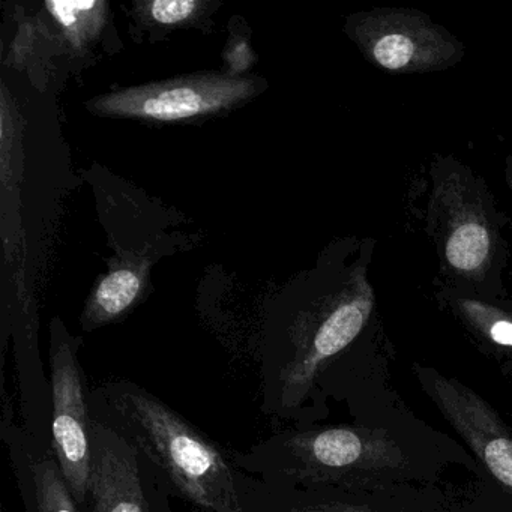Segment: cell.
<instances>
[{
	"instance_id": "1",
	"label": "cell",
	"mask_w": 512,
	"mask_h": 512,
	"mask_svg": "<svg viewBox=\"0 0 512 512\" xmlns=\"http://www.w3.org/2000/svg\"><path fill=\"white\" fill-rule=\"evenodd\" d=\"M92 418L118 434L170 499L200 512H262L268 484L149 389L130 379L91 388Z\"/></svg>"
},
{
	"instance_id": "2",
	"label": "cell",
	"mask_w": 512,
	"mask_h": 512,
	"mask_svg": "<svg viewBox=\"0 0 512 512\" xmlns=\"http://www.w3.org/2000/svg\"><path fill=\"white\" fill-rule=\"evenodd\" d=\"M374 250V239L347 241L328 292L265 344L260 403L269 418L301 422L326 370L371 325L377 313L370 278Z\"/></svg>"
},
{
	"instance_id": "3",
	"label": "cell",
	"mask_w": 512,
	"mask_h": 512,
	"mask_svg": "<svg viewBox=\"0 0 512 512\" xmlns=\"http://www.w3.org/2000/svg\"><path fill=\"white\" fill-rule=\"evenodd\" d=\"M505 215L487 182L454 155L436 154L428 167L425 230L439 259V280L497 302L509 248Z\"/></svg>"
},
{
	"instance_id": "4",
	"label": "cell",
	"mask_w": 512,
	"mask_h": 512,
	"mask_svg": "<svg viewBox=\"0 0 512 512\" xmlns=\"http://www.w3.org/2000/svg\"><path fill=\"white\" fill-rule=\"evenodd\" d=\"M245 472L271 485L368 487L400 473L406 455L380 428L337 425L278 431L247 451H235Z\"/></svg>"
},
{
	"instance_id": "5",
	"label": "cell",
	"mask_w": 512,
	"mask_h": 512,
	"mask_svg": "<svg viewBox=\"0 0 512 512\" xmlns=\"http://www.w3.org/2000/svg\"><path fill=\"white\" fill-rule=\"evenodd\" d=\"M344 32L365 61L388 74L449 70L466 47L430 14L412 8H373L347 17Z\"/></svg>"
},
{
	"instance_id": "6",
	"label": "cell",
	"mask_w": 512,
	"mask_h": 512,
	"mask_svg": "<svg viewBox=\"0 0 512 512\" xmlns=\"http://www.w3.org/2000/svg\"><path fill=\"white\" fill-rule=\"evenodd\" d=\"M82 340L64 322L50 326V391H52V451L79 505H85L94 460V418L91 388L80 364Z\"/></svg>"
},
{
	"instance_id": "7",
	"label": "cell",
	"mask_w": 512,
	"mask_h": 512,
	"mask_svg": "<svg viewBox=\"0 0 512 512\" xmlns=\"http://www.w3.org/2000/svg\"><path fill=\"white\" fill-rule=\"evenodd\" d=\"M254 80L230 74H200L148 83L103 95L89 110L107 118L179 122L235 109L256 94Z\"/></svg>"
},
{
	"instance_id": "8",
	"label": "cell",
	"mask_w": 512,
	"mask_h": 512,
	"mask_svg": "<svg viewBox=\"0 0 512 512\" xmlns=\"http://www.w3.org/2000/svg\"><path fill=\"white\" fill-rule=\"evenodd\" d=\"M428 392L491 475L512 493V434L493 407L463 383L424 371Z\"/></svg>"
},
{
	"instance_id": "9",
	"label": "cell",
	"mask_w": 512,
	"mask_h": 512,
	"mask_svg": "<svg viewBox=\"0 0 512 512\" xmlns=\"http://www.w3.org/2000/svg\"><path fill=\"white\" fill-rule=\"evenodd\" d=\"M0 437L25 512H85L68 487L53 451H43L16 421L13 401L2 403Z\"/></svg>"
},
{
	"instance_id": "10",
	"label": "cell",
	"mask_w": 512,
	"mask_h": 512,
	"mask_svg": "<svg viewBox=\"0 0 512 512\" xmlns=\"http://www.w3.org/2000/svg\"><path fill=\"white\" fill-rule=\"evenodd\" d=\"M85 512H154L136 452L94 421V460Z\"/></svg>"
},
{
	"instance_id": "11",
	"label": "cell",
	"mask_w": 512,
	"mask_h": 512,
	"mask_svg": "<svg viewBox=\"0 0 512 512\" xmlns=\"http://www.w3.org/2000/svg\"><path fill=\"white\" fill-rule=\"evenodd\" d=\"M436 295L473 334L491 346L512 352V311L499 307L496 302L452 289L440 280Z\"/></svg>"
},
{
	"instance_id": "12",
	"label": "cell",
	"mask_w": 512,
	"mask_h": 512,
	"mask_svg": "<svg viewBox=\"0 0 512 512\" xmlns=\"http://www.w3.org/2000/svg\"><path fill=\"white\" fill-rule=\"evenodd\" d=\"M143 281L133 268H116L101 280L83 314L86 331L121 319L142 295Z\"/></svg>"
},
{
	"instance_id": "13",
	"label": "cell",
	"mask_w": 512,
	"mask_h": 512,
	"mask_svg": "<svg viewBox=\"0 0 512 512\" xmlns=\"http://www.w3.org/2000/svg\"><path fill=\"white\" fill-rule=\"evenodd\" d=\"M334 487L268 484L262 512H373L370 506L347 502Z\"/></svg>"
},
{
	"instance_id": "14",
	"label": "cell",
	"mask_w": 512,
	"mask_h": 512,
	"mask_svg": "<svg viewBox=\"0 0 512 512\" xmlns=\"http://www.w3.org/2000/svg\"><path fill=\"white\" fill-rule=\"evenodd\" d=\"M46 7L65 37L76 49L94 40L106 23L107 4L101 0H88V2L86 0L85 2L50 0Z\"/></svg>"
},
{
	"instance_id": "15",
	"label": "cell",
	"mask_w": 512,
	"mask_h": 512,
	"mask_svg": "<svg viewBox=\"0 0 512 512\" xmlns=\"http://www.w3.org/2000/svg\"><path fill=\"white\" fill-rule=\"evenodd\" d=\"M143 13L151 20L166 28L188 25L200 16L205 7L199 0H154L149 4H142Z\"/></svg>"
},
{
	"instance_id": "16",
	"label": "cell",
	"mask_w": 512,
	"mask_h": 512,
	"mask_svg": "<svg viewBox=\"0 0 512 512\" xmlns=\"http://www.w3.org/2000/svg\"><path fill=\"white\" fill-rule=\"evenodd\" d=\"M227 65H229L230 76L238 77L241 71L247 70L254 62V55L250 47L244 41H236L227 47Z\"/></svg>"
},
{
	"instance_id": "17",
	"label": "cell",
	"mask_w": 512,
	"mask_h": 512,
	"mask_svg": "<svg viewBox=\"0 0 512 512\" xmlns=\"http://www.w3.org/2000/svg\"><path fill=\"white\" fill-rule=\"evenodd\" d=\"M505 179H506V185H508V188H509V193H511V196H512V155H509V157H506Z\"/></svg>"
},
{
	"instance_id": "18",
	"label": "cell",
	"mask_w": 512,
	"mask_h": 512,
	"mask_svg": "<svg viewBox=\"0 0 512 512\" xmlns=\"http://www.w3.org/2000/svg\"><path fill=\"white\" fill-rule=\"evenodd\" d=\"M2 512H7V511H5V508H4V509H2Z\"/></svg>"
}]
</instances>
